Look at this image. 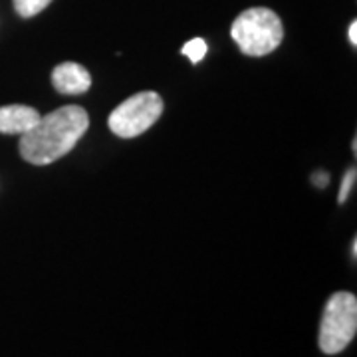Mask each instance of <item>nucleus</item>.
Instances as JSON below:
<instances>
[{"label": "nucleus", "mask_w": 357, "mask_h": 357, "mask_svg": "<svg viewBox=\"0 0 357 357\" xmlns=\"http://www.w3.org/2000/svg\"><path fill=\"white\" fill-rule=\"evenodd\" d=\"M230 36L243 54L260 58L280 46L284 40V26L274 10L255 6L234 18Z\"/></svg>", "instance_id": "nucleus-2"}, {"label": "nucleus", "mask_w": 357, "mask_h": 357, "mask_svg": "<svg viewBox=\"0 0 357 357\" xmlns=\"http://www.w3.org/2000/svg\"><path fill=\"white\" fill-rule=\"evenodd\" d=\"M206 50H208V48H206V42H204L203 38H192L191 42H187V44L181 48V54L187 56L192 64H199L204 56H206Z\"/></svg>", "instance_id": "nucleus-8"}, {"label": "nucleus", "mask_w": 357, "mask_h": 357, "mask_svg": "<svg viewBox=\"0 0 357 357\" xmlns=\"http://www.w3.org/2000/svg\"><path fill=\"white\" fill-rule=\"evenodd\" d=\"M314 185H318V187H326V185H328V175H326V173H319V181L318 177H314Z\"/></svg>", "instance_id": "nucleus-11"}, {"label": "nucleus", "mask_w": 357, "mask_h": 357, "mask_svg": "<svg viewBox=\"0 0 357 357\" xmlns=\"http://www.w3.org/2000/svg\"><path fill=\"white\" fill-rule=\"evenodd\" d=\"M89 128V115L79 105H64L20 135L18 151L32 165H50L77 145Z\"/></svg>", "instance_id": "nucleus-1"}, {"label": "nucleus", "mask_w": 357, "mask_h": 357, "mask_svg": "<svg viewBox=\"0 0 357 357\" xmlns=\"http://www.w3.org/2000/svg\"><path fill=\"white\" fill-rule=\"evenodd\" d=\"M42 115L30 105H2L0 107V133L22 135L34 128Z\"/></svg>", "instance_id": "nucleus-6"}, {"label": "nucleus", "mask_w": 357, "mask_h": 357, "mask_svg": "<svg viewBox=\"0 0 357 357\" xmlns=\"http://www.w3.org/2000/svg\"><path fill=\"white\" fill-rule=\"evenodd\" d=\"M357 332V298L351 292H335L321 314L318 344L326 356H337L354 342Z\"/></svg>", "instance_id": "nucleus-3"}, {"label": "nucleus", "mask_w": 357, "mask_h": 357, "mask_svg": "<svg viewBox=\"0 0 357 357\" xmlns=\"http://www.w3.org/2000/svg\"><path fill=\"white\" fill-rule=\"evenodd\" d=\"M347 38H349V42H351V46H357V22L356 20L349 24V30H347Z\"/></svg>", "instance_id": "nucleus-10"}, {"label": "nucleus", "mask_w": 357, "mask_h": 357, "mask_svg": "<svg viewBox=\"0 0 357 357\" xmlns=\"http://www.w3.org/2000/svg\"><path fill=\"white\" fill-rule=\"evenodd\" d=\"M52 86L58 93L64 96H79L91 88V76L82 64L64 62L58 64L52 72Z\"/></svg>", "instance_id": "nucleus-5"}, {"label": "nucleus", "mask_w": 357, "mask_h": 357, "mask_svg": "<svg viewBox=\"0 0 357 357\" xmlns=\"http://www.w3.org/2000/svg\"><path fill=\"white\" fill-rule=\"evenodd\" d=\"M351 255H354V258L357 256V241H354V244H351Z\"/></svg>", "instance_id": "nucleus-12"}, {"label": "nucleus", "mask_w": 357, "mask_h": 357, "mask_svg": "<svg viewBox=\"0 0 357 357\" xmlns=\"http://www.w3.org/2000/svg\"><path fill=\"white\" fill-rule=\"evenodd\" d=\"M14 10L22 18H32L50 6L52 0H13Z\"/></svg>", "instance_id": "nucleus-7"}, {"label": "nucleus", "mask_w": 357, "mask_h": 357, "mask_svg": "<svg viewBox=\"0 0 357 357\" xmlns=\"http://www.w3.org/2000/svg\"><path fill=\"white\" fill-rule=\"evenodd\" d=\"M163 100L155 91H139L121 102L107 117V126L121 139H133L159 121Z\"/></svg>", "instance_id": "nucleus-4"}, {"label": "nucleus", "mask_w": 357, "mask_h": 357, "mask_svg": "<svg viewBox=\"0 0 357 357\" xmlns=\"http://www.w3.org/2000/svg\"><path fill=\"white\" fill-rule=\"evenodd\" d=\"M356 167H351L347 173H345L344 177V183H342V189H340V195H337V203L344 204L345 201H347V197H349V192H351V189H354V185H356Z\"/></svg>", "instance_id": "nucleus-9"}]
</instances>
